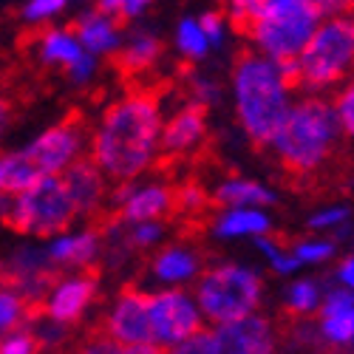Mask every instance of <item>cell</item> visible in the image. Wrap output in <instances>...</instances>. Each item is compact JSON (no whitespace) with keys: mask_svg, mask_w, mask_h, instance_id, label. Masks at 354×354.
Wrapping results in <instances>:
<instances>
[{"mask_svg":"<svg viewBox=\"0 0 354 354\" xmlns=\"http://www.w3.org/2000/svg\"><path fill=\"white\" fill-rule=\"evenodd\" d=\"M162 100L153 91H131L102 111L88 139V159L102 170L108 182L116 185L147 176V170H153L162 159Z\"/></svg>","mask_w":354,"mask_h":354,"instance_id":"cell-1","label":"cell"},{"mask_svg":"<svg viewBox=\"0 0 354 354\" xmlns=\"http://www.w3.org/2000/svg\"><path fill=\"white\" fill-rule=\"evenodd\" d=\"M230 94L244 136L258 147H267L298 97L295 63L278 66L255 51H244L232 66Z\"/></svg>","mask_w":354,"mask_h":354,"instance_id":"cell-2","label":"cell"},{"mask_svg":"<svg viewBox=\"0 0 354 354\" xmlns=\"http://www.w3.org/2000/svg\"><path fill=\"white\" fill-rule=\"evenodd\" d=\"M340 139L343 136L329 97L301 94L295 97L286 120L281 122L267 147L286 173L306 179L332 162Z\"/></svg>","mask_w":354,"mask_h":354,"instance_id":"cell-3","label":"cell"},{"mask_svg":"<svg viewBox=\"0 0 354 354\" xmlns=\"http://www.w3.org/2000/svg\"><path fill=\"white\" fill-rule=\"evenodd\" d=\"M354 74V15L320 20L306 48L295 60V88L326 97Z\"/></svg>","mask_w":354,"mask_h":354,"instance_id":"cell-4","label":"cell"},{"mask_svg":"<svg viewBox=\"0 0 354 354\" xmlns=\"http://www.w3.org/2000/svg\"><path fill=\"white\" fill-rule=\"evenodd\" d=\"M263 292V275L241 261L204 267L201 278L193 283V298L207 326H224L261 312Z\"/></svg>","mask_w":354,"mask_h":354,"instance_id":"cell-5","label":"cell"},{"mask_svg":"<svg viewBox=\"0 0 354 354\" xmlns=\"http://www.w3.org/2000/svg\"><path fill=\"white\" fill-rule=\"evenodd\" d=\"M77 221L71 198L60 176H43L37 185L12 196L3 224L17 235H37V239H54Z\"/></svg>","mask_w":354,"mask_h":354,"instance_id":"cell-6","label":"cell"},{"mask_svg":"<svg viewBox=\"0 0 354 354\" xmlns=\"http://www.w3.org/2000/svg\"><path fill=\"white\" fill-rule=\"evenodd\" d=\"M147 306H151L153 346L159 351L207 329L190 289H153L147 292Z\"/></svg>","mask_w":354,"mask_h":354,"instance_id":"cell-7","label":"cell"},{"mask_svg":"<svg viewBox=\"0 0 354 354\" xmlns=\"http://www.w3.org/2000/svg\"><path fill=\"white\" fill-rule=\"evenodd\" d=\"M108 204L116 213L113 218L125 224L167 221V216H173V182L162 176H139L133 182L116 185Z\"/></svg>","mask_w":354,"mask_h":354,"instance_id":"cell-8","label":"cell"},{"mask_svg":"<svg viewBox=\"0 0 354 354\" xmlns=\"http://www.w3.org/2000/svg\"><path fill=\"white\" fill-rule=\"evenodd\" d=\"M102 337H108L113 346H120V348L153 346L151 306H147V292L145 289L125 286L111 301V306L102 317Z\"/></svg>","mask_w":354,"mask_h":354,"instance_id":"cell-9","label":"cell"},{"mask_svg":"<svg viewBox=\"0 0 354 354\" xmlns=\"http://www.w3.org/2000/svg\"><path fill=\"white\" fill-rule=\"evenodd\" d=\"M85 145H88L85 125L80 120H63L28 142L23 153L32 159L40 176H63L77 159H82Z\"/></svg>","mask_w":354,"mask_h":354,"instance_id":"cell-10","label":"cell"},{"mask_svg":"<svg viewBox=\"0 0 354 354\" xmlns=\"http://www.w3.org/2000/svg\"><path fill=\"white\" fill-rule=\"evenodd\" d=\"M97 295H100V275L94 270L68 272L48 286L40 312L46 320H54L71 329L97 304Z\"/></svg>","mask_w":354,"mask_h":354,"instance_id":"cell-11","label":"cell"},{"mask_svg":"<svg viewBox=\"0 0 354 354\" xmlns=\"http://www.w3.org/2000/svg\"><path fill=\"white\" fill-rule=\"evenodd\" d=\"M57 278L60 275L48 261L46 247H20L6 258V263H0V283L20 292L32 306L43 304L48 286Z\"/></svg>","mask_w":354,"mask_h":354,"instance_id":"cell-12","label":"cell"},{"mask_svg":"<svg viewBox=\"0 0 354 354\" xmlns=\"http://www.w3.org/2000/svg\"><path fill=\"white\" fill-rule=\"evenodd\" d=\"M213 354H278V326L270 315H250L210 329Z\"/></svg>","mask_w":354,"mask_h":354,"instance_id":"cell-13","label":"cell"},{"mask_svg":"<svg viewBox=\"0 0 354 354\" xmlns=\"http://www.w3.org/2000/svg\"><path fill=\"white\" fill-rule=\"evenodd\" d=\"M315 335L320 346L340 354H354V292L343 286L323 289Z\"/></svg>","mask_w":354,"mask_h":354,"instance_id":"cell-14","label":"cell"},{"mask_svg":"<svg viewBox=\"0 0 354 354\" xmlns=\"http://www.w3.org/2000/svg\"><path fill=\"white\" fill-rule=\"evenodd\" d=\"M204 272V252L190 241H167L153 250L147 275L159 289H190Z\"/></svg>","mask_w":354,"mask_h":354,"instance_id":"cell-15","label":"cell"},{"mask_svg":"<svg viewBox=\"0 0 354 354\" xmlns=\"http://www.w3.org/2000/svg\"><path fill=\"white\" fill-rule=\"evenodd\" d=\"M37 57L46 63V66H57V68H66L68 71V80L74 85H85L91 82L97 68H100V60L91 57L77 40V35L71 28L60 26V28H48V32L40 35L37 40Z\"/></svg>","mask_w":354,"mask_h":354,"instance_id":"cell-16","label":"cell"},{"mask_svg":"<svg viewBox=\"0 0 354 354\" xmlns=\"http://www.w3.org/2000/svg\"><path fill=\"white\" fill-rule=\"evenodd\" d=\"M210 125H207V111H201L190 102L176 108L170 116H165L162 125V156L165 159H187L196 156L204 142H207Z\"/></svg>","mask_w":354,"mask_h":354,"instance_id":"cell-17","label":"cell"},{"mask_svg":"<svg viewBox=\"0 0 354 354\" xmlns=\"http://www.w3.org/2000/svg\"><path fill=\"white\" fill-rule=\"evenodd\" d=\"M46 255L54 263V270H68V272H82L91 270L94 263L102 258V235L100 227L85 224L77 230H66L54 235L46 244Z\"/></svg>","mask_w":354,"mask_h":354,"instance_id":"cell-18","label":"cell"},{"mask_svg":"<svg viewBox=\"0 0 354 354\" xmlns=\"http://www.w3.org/2000/svg\"><path fill=\"white\" fill-rule=\"evenodd\" d=\"M60 179L66 185V193L71 198L77 218H97L105 210V204L111 198V187L102 170L91 159H85V156L77 159Z\"/></svg>","mask_w":354,"mask_h":354,"instance_id":"cell-19","label":"cell"},{"mask_svg":"<svg viewBox=\"0 0 354 354\" xmlns=\"http://www.w3.org/2000/svg\"><path fill=\"white\" fill-rule=\"evenodd\" d=\"M207 227L216 241H255L272 232V216L255 207H218Z\"/></svg>","mask_w":354,"mask_h":354,"instance_id":"cell-20","label":"cell"},{"mask_svg":"<svg viewBox=\"0 0 354 354\" xmlns=\"http://www.w3.org/2000/svg\"><path fill=\"white\" fill-rule=\"evenodd\" d=\"M71 32L77 35L80 46L91 54V57H113L122 46V23L113 20L111 15L100 12V9H88L74 20Z\"/></svg>","mask_w":354,"mask_h":354,"instance_id":"cell-21","label":"cell"},{"mask_svg":"<svg viewBox=\"0 0 354 354\" xmlns=\"http://www.w3.org/2000/svg\"><path fill=\"white\" fill-rule=\"evenodd\" d=\"M210 201L218 207H255V210H270L278 201V193L258 179L247 176H227L210 190Z\"/></svg>","mask_w":354,"mask_h":354,"instance_id":"cell-22","label":"cell"},{"mask_svg":"<svg viewBox=\"0 0 354 354\" xmlns=\"http://www.w3.org/2000/svg\"><path fill=\"white\" fill-rule=\"evenodd\" d=\"M113 60L128 77L147 74L162 60V40L153 32H147V28H133L128 37H122V46L113 54Z\"/></svg>","mask_w":354,"mask_h":354,"instance_id":"cell-23","label":"cell"},{"mask_svg":"<svg viewBox=\"0 0 354 354\" xmlns=\"http://www.w3.org/2000/svg\"><path fill=\"white\" fill-rule=\"evenodd\" d=\"M320 301H323V283L312 275H295L283 289V309L298 320L317 315Z\"/></svg>","mask_w":354,"mask_h":354,"instance_id":"cell-24","label":"cell"},{"mask_svg":"<svg viewBox=\"0 0 354 354\" xmlns=\"http://www.w3.org/2000/svg\"><path fill=\"white\" fill-rule=\"evenodd\" d=\"M43 179L40 170L32 165L23 151H12L0 156V193L3 196H20L23 190H28L32 185H37Z\"/></svg>","mask_w":354,"mask_h":354,"instance_id":"cell-25","label":"cell"},{"mask_svg":"<svg viewBox=\"0 0 354 354\" xmlns=\"http://www.w3.org/2000/svg\"><path fill=\"white\" fill-rule=\"evenodd\" d=\"M35 315H40V306H32L12 286H0V340L17 329H28Z\"/></svg>","mask_w":354,"mask_h":354,"instance_id":"cell-26","label":"cell"},{"mask_svg":"<svg viewBox=\"0 0 354 354\" xmlns=\"http://www.w3.org/2000/svg\"><path fill=\"white\" fill-rule=\"evenodd\" d=\"M176 51H179L187 63H201L207 60V54L213 51L207 37H204L201 26H198V17H182L176 23Z\"/></svg>","mask_w":354,"mask_h":354,"instance_id":"cell-27","label":"cell"},{"mask_svg":"<svg viewBox=\"0 0 354 354\" xmlns=\"http://www.w3.org/2000/svg\"><path fill=\"white\" fill-rule=\"evenodd\" d=\"M122 224V244L128 247V252H151L156 247L165 244L167 235V224L165 221H139V224Z\"/></svg>","mask_w":354,"mask_h":354,"instance_id":"cell-28","label":"cell"},{"mask_svg":"<svg viewBox=\"0 0 354 354\" xmlns=\"http://www.w3.org/2000/svg\"><path fill=\"white\" fill-rule=\"evenodd\" d=\"M210 190H204L196 179L173 185V213L182 218H201L210 210Z\"/></svg>","mask_w":354,"mask_h":354,"instance_id":"cell-29","label":"cell"},{"mask_svg":"<svg viewBox=\"0 0 354 354\" xmlns=\"http://www.w3.org/2000/svg\"><path fill=\"white\" fill-rule=\"evenodd\" d=\"M252 244H255L258 255H261L263 261H267V267H270L275 275H281V278H295V275L301 272L298 261L292 258V250H289L286 244H281L278 239H272V235H263V239H255Z\"/></svg>","mask_w":354,"mask_h":354,"instance_id":"cell-30","label":"cell"},{"mask_svg":"<svg viewBox=\"0 0 354 354\" xmlns=\"http://www.w3.org/2000/svg\"><path fill=\"white\" fill-rule=\"evenodd\" d=\"M351 216H354V210L348 204H323V207H317L309 216L306 224L317 235H340V232H348Z\"/></svg>","mask_w":354,"mask_h":354,"instance_id":"cell-31","label":"cell"},{"mask_svg":"<svg viewBox=\"0 0 354 354\" xmlns=\"http://www.w3.org/2000/svg\"><path fill=\"white\" fill-rule=\"evenodd\" d=\"M292 258L298 261V267H323L335 258V241L332 239H323V235H306V239L295 241L292 247Z\"/></svg>","mask_w":354,"mask_h":354,"instance_id":"cell-32","label":"cell"},{"mask_svg":"<svg viewBox=\"0 0 354 354\" xmlns=\"http://www.w3.org/2000/svg\"><path fill=\"white\" fill-rule=\"evenodd\" d=\"M329 102H332V111H335L340 136H346V139L354 142V74L332 94Z\"/></svg>","mask_w":354,"mask_h":354,"instance_id":"cell-33","label":"cell"},{"mask_svg":"<svg viewBox=\"0 0 354 354\" xmlns=\"http://www.w3.org/2000/svg\"><path fill=\"white\" fill-rule=\"evenodd\" d=\"M221 100V85L210 74H190L187 77V102L207 111Z\"/></svg>","mask_w":354,"mask_h":354,"instance_id":"cell-34","label":"cell"},{"mask_svg":"<svg viewBox=\"0 0 354 354\" xmlns=\"http://www.w3.org/2000/svg\"><path fill=\"white\" fill-rule=\"evenodd\" d=\"M198 26H201L204 37H207L210 48H224L227 46L230 32H232V23L227 20V15L221 9H210V12L198 15Z\"/></svg>","mask_w":354,"mask_h":354,"instance_id":"cell-35","label":"cell"},{"mask_svg":"<svg viewBox=\"0 0 354 354\" xmlns=\"http://www.w3.org/2000/svg\"><path fill=\"white\" fill-rule=\"evenodd\" d=\"M156 3V0H100L97 9L111 15L113 20H120V23H128V20H136L142 17L147 9H151Z\"/></svg>","mask_w":354,"mask_h":354,"instance_id":"cell-36","label":"cell"},{"mask_svg":"<svg viewBox=\"0 0 354 354\" xmlns=\"http://www.w3.org/2000/svg\"><path fill=\"white\" fill-rule=\"evenodd\" d=\"M71 0H28L23 6V20L26 23H46L68 9Z\"/></svg>","mask_w":354,"mask_h":354,"instance_id":"cell-37","label":"cell"},{"mask_svg":"<svg viewBox=\"0 0 354 354\" xmlns=\"http://www.w3.org/2000/svg\"><path fill=\"white\" fill-rule=\"evenodd\" d=\"M32 335L37 340V348H60L68 337V326H60L54 320H40Z\"/></svg>","mask_w":354,"mask_h":354,"instance_id":"cell-38","label":"cell"},{"mask_svg":"<svg viewBox=\"0 0 354 354\" xmlns=\"http://www.w3.org/2000/svg\"><path fill=\"white\" fill-rule=\"evenodd\" d=\"M37 340L28 329H17L0 340V354H37Z\"/></svg>","mask_w":354,"mask_h":354,"instance_id":"cell-39","label":"cell"},{"mask_svg":"<svg viewBox=\"0 0 354 354\" xmlns=\"http://www.w3.org/2000/svg\"><path fill=\"white\" fill-rule=\"evenodd\" d=\"M162 354H213L210 351V329H204L182 343H176V346H167L162 348Z\"/></svg>","mask_w":354,"mask_h":354,"instance_id":"cell-40","label":"cell"},{"mask_svg":"<svg viewBox=\"0 0 354 354\" xmlns=\"http://www.w3.org/2000/svg\"><path fill=\"white\" fill-rule=\"evenodd\" d=\"M255 6H258V0H224V9L221 12L232 23V28H244L247 20L252 17Z\"/></svg>","mask_w":354,"mask_h":354,"instance_id":"cell-41","label":"cell"},{"mask_svg":"<svg viewBox=\"0 0 354 354\" xmlns=\"http://www.w3.org/2000/svg\"><path fill=\"white\" fill-rule=\"evenodd\" d=\"M312 12L326 20V17H340V15H354V0H306Z\"/></svg>","mask_w":354,"mask_h":354,"instance_id":"cell-42","label":"cell"},{"mask_svg":"<svg viewBox=\"0 0 354 354\" xmlns=\"http://www.w3.org/2000/svg\"><path fill=\"white\" fill-rule=\"evenodd\" d=\"M71 354H120V346H113L108 337L102 335H94V337H88L82 340Z\"/></svg>","mask_w":354,"mask_h":354,"instance_id":"cell-43","label":"cell"},{"mask_svg":"<svg viewBox=\"0 0 354 354\" xmlns=\"http://www.w3.org/2000/svg\"><path fill=\"white\" fill-rule=\"evenodd\" d=\"M335 281H337V286H343V289L354 292V252H348V255H346V258L337 263Z\"/></svg>","mask_w":354,"mask_h":354,"instance_id":"cell-44","label":"cell"},{"mask_svg":"<svg viewBox=\"0 0 354 354\" xmlns=\"http://www.w3.org/2000/svg\"><path fill=\"white\" fill-rule=\"evenodd\" d=\"M9 125H12V102L0 94V142L9 133Z\"/></svg>","mask_w":354,"mask_h":354,"instance_id":"cell-45","label":"cell"},{"mask_svg":"<svg viewBox=\"0 0 354 354\" xmlns=\"http://www.w3.org/2000/svg\"><path fill=\"white\" fill-rule=\"evenodd\" d=\"M120 354H162L153 346H136V348H120Z\"/></svg>","mask_w":354,"mask_h":354,"instance_id":"cell-46","label":"cell"}]
</instances>
